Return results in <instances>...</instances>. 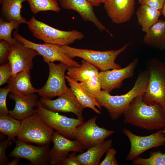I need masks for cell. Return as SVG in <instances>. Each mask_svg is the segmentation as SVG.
I'll list each match as a JSON object with an SVG mask.
<instances>
[{
  "mask_svg": "<svg viewBox=\"0 0 165 165\" xmlns=\"http://www.w3.org/2000/svg\"><path fill=\"white\" fill-rule=\"evenodd\" d=\"M20 159L18 157H15L14 159L11 161H10L8 165H17L20 161Z\"/></svg>",
  "mask_w": 165,
  "mask_h": 165,
  "instance_id": "39",
  "label": "cell"
},
{
  "mask_svg": "<svg viewBox=\"0 0 165 165\" xmlns=\"http://www.w3.org/2000/svg\"><path fill=\"white\" fill-rule=\"evenodd\" d=\"M64 9L74 10L86 22L93 23L101 31H105L111 36L112 34L98 20L95 15L93 6L87 0H57Z\"/></svg>",
  "mask_w": 165,
  "mask_h": 165,
  "instance_id": "18",
  "label": "cell"
},
{
  "mask_svg": "<svg viewBox=\"0 0 165 165\" xmlns=\"http://www.w3.org/2000/svg\"><path fill=\"white\" fill-rule=\"evenodd\" d=\"M80 83L89 92L96 98L102 90L101 79L99 73Z\"/></svg>",
  "mask_w": 165,
  "mask_h": 165,
  "instance_id": "31",
  "label": "cell"
},
{
  "mask_svg": "<svg viewBox=\"0 0 165 165\" xmlns=\"http://www.w3.org/2000/svg\"><path fill=\"white\" fill-rule=\"evenodd\" d=\"M21 120L8 114L0 115V131L7 135L8 139L13 140L17 137L20 128Z\"/></svg>",
  "mask_w": 165,
  "mask_h": 165,
  "instance_id": "27",
  "label": "cell"
},
{
  "mask_svg": "<svg viewBox=\"0 0 165 165\" xmlns=\"http://www.w3.org/2000/svg\"><path fill=\"white\" fill-rule=\"evenodd\" d=\"M116 150L112 147L109 148L106 152V156L103 160L99 163L100 165H118L115 156Z\"/></svg>",
  "mask_w": 165,
  "mask_h": 165,
  "instance_id": "36",
  "label": "cell"
},
{
  "mask_svg": "<svg viewBox=\"0 0 165 165\" xmlns=\"http://www.w3.org/2000/svg\"><path fill=\"white\" fill-rule=\"evenodd\" d=\"M124 123L146 130H160L165 127V111L159 103L147 104L142 95L135 97L125 111Z\"/></svg>",
  "mask_w": 165,
  "mask_h": 165,
  "instance_id": "1",
  "label": "cell"
},
{
  "mask_svg": "<svg viewBox=\"0 0 165 165\" xmlns=\"http://www.w3.org/2000/svg\"><path fill=\"white\" fill-rule=\"evenodd\" d=\"M3 0H0V3L1 5H2Z\"/></svg>",
  "mask_w": 165,
  "mask_h": 165,
  "instance_id": "43",
  "label": "cell"
},
{
  "mask_svg": "<svg viewBox=\"0 0 165 165\" xmlns=\"http://www.w3.org/2000/svg\"><path fill=\"white\" fill-rule=\"evenodd\" d=\"M148 158L140 156L133 160L132 163L136 165H165V153L160 151L150 152Z\"/></svg>",
  "mask_w": 165,
  "mask_h": 165,
  "instance_id": "30",
  "label": "cell"
},
{
  "mask_svg": "<svg viewBox=\"0 0 165 165\" xmlns=\"http://www.w3.org/2000/svg\"><path fill=\"white\" fill-rule=\"evenodd\" d=\"M8 83L11 93L24 95L38 92L31 84L30 71H22L12 76Z\"/></svg>",
  "mask_w": 165,
  "mask_h": 165,
  "instance_id": "20",
  "label": "cell"
},
{
  "mask_svg": "<svg viewBox=\"0 0 165 165\" xmlns=\"http://www.w3.org/2000/svg\"><path fill=\"white\" fill-rule=\"evenodd\" d=\"M10 92L9 89L7 86L0 88V115L8 114L9 110L6 104L7 96Z\"/></svg>",
  "mask_w": 165,
  "mask_h": 165,
  "instance_id": "35",
  "label": "cell"
},
{
  "mask_svg": "<svg viewBox=\"0 0 165 165\" xmlns=\"http://www.w3.org/2000/svg\"><path fill=\"white\" fill-rule=\"evenodd\" d=\"M20 24L15 20L7 21L0 17V41H6L11 45L15 43L17 40L12 37V32L14 29L17 30Z\"/></svg>",
  "mask_w": 165,
  "mask_h": 165,
  "instance_id": "29",
  "label": "cell"
},
{
  "mask_svg": "<svg viewBox=\"0 0 165 165\" xmlns=\"http://www.w3.org/2000/svg\"><path fill=\"white\" fill-rule=\"evenodd\" d=\"M149 73L146 69L141 72L132 88L126 94L113 96L102 90L96 97L100 106L107 109L111 118L113 120L119 119L133 100L136 97L142 95L146 87Z\"/></svg>",
  "mask_w": 165,
  "mask_h": 165,
  "instance_id": "2",
  "label": "cell"
},
{
  "mask_svg": "<svg viewBox=\"0 0 165 165\" xmlns=\"http://www.w3.org/2000/svg\"><path fill=\"white\" fill-rule=\"evenodd\" d=\"M0 65H2L8 60V57L12 45L4 40L0 41Z\"/></svg>",
  "mask_w": 165,
  "mask_h": 165,
  "instance_id": "34",
  "label": "cell"
},
{
  "mask_svg": "<svg viewBox=\"0 0 165 165\" xmlns=\"http://www.w3.org/2000/svg\"><path fill=\"white\" fill-rule=\"evenodd\" d=\"M138 62V59L135 58L123 68L99 72L102 90L110 93L114 89L120 88L124 79L133 76Z\"/></svg>",
  "mask_w": 165,
  "mask_h": 165,
  "instance_id": "15",
  "label": "cell"
},
{
  "mask_svg": "<svg viewBox=\"0 0 165 165\" xmlns=\"http://www.w3.org/2000/svg\"><path fill=\"white\" fill-rule=\"evenodd\" d=\"M144 43L149 46L161 50H165V20H160L146 33Z\"/></svg>",
  "mask_w": 165,
  "mask_h": 165,
  "instance_id": "23",
  "label": "cell"
},
{
  "mask_svg": "<svg viewBox=\"0 0 165 165\" xmlns=\"http://www.w3.org/2000/svg\"><path fill=\"white\" fill-rule=\"evenodd\" d=\"M27 24L33 35L44 42L68 46L85 37L82 33L76 30L64 31L56 29L37 20L34 16L30 18Z\"/></svg>",
  "mask_w": 165,
  "mask_h": 165,
  "instance_id": "6",
  "label": "cell"
},
{
  "mask_svg": "<svg viewBox=\"0 0 165 165\" xmlns=\"http://www.w3.org/2000/svg\"><path fill=\"white\" fill-rule=\"evenodd\" d=\"M52 141L53 147L49 152V163L51 165H60L70 152H80L83 149L76 140H70L56 131L54 132Z\"/></svg>",
  "mask_w": 165,
  "mask_h": 165,
  "instance_id": "16",
  "label": "cell"
},
{
  "mask_svg": "<svg viewBox=\"0 0 165 165\" xmlns=\"http://www.w3.org/2000/svg\"><path fill=\"white\" fill-rule=\"evenodd\" d=\"M39 102L47 109L55 112H72L77 118L84 121L82 116L84 108L80 103L75 96L69 88L68 91L59 96L54 100L42 97Z\"/></svg>",
  "mask_w": 165,
  "mask_h": 165,
  "instance_id": "14",
  "label": "cell"
},
{
  "mask_svg": "<svg viewBox=\"0 0 165 165\" xmlns=\"http://www.w3.org/2000/svg\"><path fill=\"white\" fill-rule=\"evenodd\" d=\"M54 132V129L36 113L21 120L17 139L38 146L49 145Z\"/></svg>",
  "mask_w": 165,
  "mask_h": 165,
  "instance_id": "5",
  "label": "cell"
},
{
  "mask_svg": "<svg viewBox=\"0 0 165 165\" xmlns=\"http://www.w3.org/2000/svg\"><path fill=\"white\" fill-rule=\"evenodd\" d=\"M47 64L49 69L47 80L44 85L38 89L37 93L42 97L51 99L68 91L69 88L66 84L65 73L69 66L62 62Z\"/></svg>",
  "mask_w": 165,
  "mask_h": 165,
  "instance_id": "10",
  "label": "cell"
},
{
  "mask_svg": "<svg viewBox=\"0 0 165 165\" xmlns=\"http://www.w3.org/2000/svg\"><path fill=\"white\" fill-rule=\"evenodd\" d=\"M162 14L164 16L165 19V2L164 4L163 7L162 11Z\"/></svg>",
  "mask_w": 165,
  "mask_h": 165,
  "instance_id": "41",
  "label": "cell"
},
{
  "mask_svg": "<svg viewBox=\"0 0 165 165\" xmlns=\"http://www.w3.org/2000/svg\"><path fill=\"white\" fill-rule=\"evenodd\" d=\"M12 70L11 66L8 62L0 66V86L8 82L12 76Z\"/></svg>",
  "mask_w": 165,
  "mask_h": 165,
  "instance_id": "33",
  "label": "cell"
},
{
  "mask_svg": "<svg viewBox=\"0 0 165 165\" xmlns=\"http://www.w3.org/2000/svg\"><path fill=\"white\" fill-rule=\"evenodd\" d=\"M141 5H146L162 12L165 0H138Z\"/></svg>",
  "mask_w": 165,
  "mask_h": 165,
  "instance_id": "37",
  "label": "cell"
},
{
  "mask_svg": "<svg viewBox=\"0 0 165 165\" xmlns=\"http://www.w3.org/2000/svg\"><path fill=\"white\" fill-rule=\"evenodd\" d=\"M123 132L129 139L130 148L126 159L133 161L150 149L165 146V136L163 130L147 136H140L133 134L129 130L124 128Z\"/></svg>",
  "mask_w": 165,
  "mask_h": 165,
  "instance_id": "11",
  "label": "cell"
},
{
  "mask_svg": "<svg viewBox=\"0 0 165 165\" xmlns=\"http://www.w3.org/2000/svg\"><path fill=\"white\" fill-rule=\"evenodd\" d=\"M104 8L112 21L121 24L129 20L135 10V0H107Z\"/></svg>",
  "mask_w": 165,
  "mask_h": 165,
  "instance_id": "17",
  "label": "cell"
},
{
  "mask_svg": "<svg viewBox=\"0 0 165 165\" xmlns=\"http://www.w3.org/2000/svg\"><path fill=\"white\" fill-rule=\"evenodd\" d=\"M100 3H104L107 0H98Z\"/></svg>",
  "mask_w": 165,
  "mask_h": 165,
  "instance_id": "42",
  "label": "cell"
},
{
  "mask_svg": "<svg viewBox=\"0 0 165 165\" xmlns=\"http://www.w3.org/2000/svg\"><path fill=\"white\" fill-rule=\"evenodd\" d=\"M9 97L15 102L14 108L9 112L8 114L11 116L22 120L36 113L39 100L35 93L21 95L10 93Z\"/></svg>",
  "mask_w": 165,
  "mask_h": 165,
  "instance_id": "19",
  "label": "cell"
},
{
  "mask_svg": "<svg viewBox=\"0 0 165 165\" xmlns=\"http://www.w3.org/2000/svg\"><path fill=\"white\" fill-rule=\"evenodd\" d=\"M13 37L21 42L27 47L36 50L39 55L42 56L44 61L47 63L58 61L64 63L69 67H79V63L69 58L65 53L61 46L53 44L44 42L39 44L30 41L22 36L15 30Z\"/></svg>",
  "mask_w": 165,
  "mask_h": 165,
  "instance_id": "9",
  "label": "cell"
},
{
  "mask_svg": "<svg viewBox=\"0 0 165 165\" xmlns=\"http://www.w3.org/2000/svg\"><path fill=\"white\" fill-rule=\"evenodd\" d=\"M32 13L36 14L41 11H53L58 13L61 9L57 0H27Z\"/></svg>",
  "mask_w": 165,
  "mask_h": 165,
  "instance_id": "28",
  "label": "cell"
},
{
  "mask_svg": "<svg viewBox=\"0 0 165 165\" xmlns=\"http://www.w3.org/2000/svg\"><path fill=\"white\" fill-rule=\"evenodd\" d=\"M13 141L16 146L8 155L9 157L25 159L32 165H46L49 163V145L36 146L17 139Z\"/></svg>",
  "mask_w": 165,
  "mask_h": 165,
  "instance_id": "12",
  "label": "cell"
},
{
  "mask_svg": "<svg viewBox=\"0 0 165 165\" xmlns=\"http://www.w3.org/2000/svg\"><path fill=\"white\" fill-rule=\"evenodd\" d=\"M92 3L93 6L97 7L100 6V3L98 0H87Z\"/></svg>",
  "mask_w": 165,
  "mask_h": 165,
  "instance_id": "40",
  "label": "cell"
},
{
  "mask_svg": "<svg viewBox=\"0 0 165 165\" xmlns=\"http://www.w3.org/2000/svg\"><path fill=\"white\" fill-rule=\"evenodd\" d=\"M60 165H81L79 161L76 152L68 154V156L61 162Z\"/></svg>",
  "mask_w": 165,
  "mask_h": 165,
  "instance_id": "38",
  "label": "cell"
},
{
  "mask_svg": "<svg viewBox=\"0 0 165 165\" xmlns=\"http://www.w3.org/2000/svg\"><path fill=\"white\" fill-rule=\"evenodd\" d=\"M27 0H3L1 9L0 17L8 21L13 20L20 24H28L26 19L22 16L21 9L22 3Z\"/></svg>",
  "mask_w": 165,
  "mask_h": 165,
  "instance_id": "24",
  "label": "cell"
},
{
  "mask_svg": "<svg viewBox=\"0 0 165 165\" xmlns=\"http://www.w3.org/2000/svg\"><path fill=\"white\" fill-rule=\"evenodd\" d=\"M146 64L149 77L143 100L147 104L156 102L165 111V64L154 58L148 59Z\"/></svg>",
  "mask_w": 165,
  "mask_h": 165,
  "instance_id": "4",
  "label": "cell"
},
{
  "mask_svg": "<svg viewBox=\"0 0 165 165\" xmlns=\"http://www.w3.org/2000/svg\"><path fill=\"white\" fill-rule=\"evenodd\" d=\"M13 141L7 139H1L0 142V165H8L9 162L8 157L6 156L7 148L13 143Z\"/></svg>",
  "mask_w": 165,
  "mask_h": 165,
  "instance_id": "32",
  "label": "cell"
},
{
  "mask_svg": "<svg viewBox=\"0 0 165 165\" xmlns=\"http://www.w3.org/2000/svg\"><path fill=\"white\" fill-rule=\"evenodd\" d=\"M36 112L49 126L64 136L74 138L76 127L83 121L67 117L47 109L39 101Z\"/></svg>",
  "mask_w": 165,
  "mask_h": 165,
  "instance_id": "7",
  "label": "cell"
},
{
  "mask_svg": "<svg viewBox=\"0 0 165 165\" xmlns=\"http://www.w3.org/2000/svg\"><path fill=\"white\" fill-rule=\"evenodd\" d=\"M161 11L146 5H141L136 12L138 22L141 29L146 33L158 21Z\"/></svg>",
  "mask_w": 165,
  "mask_h": 165,
  "instance_id": "25",
  "label": "cell"
},
{
  "mask_svg": "<svg viewBox=\"0 0 165 165\" xmlns=\"http://www.w3.org/2000/svg\"><path fill=\"white\" fill-rule=\"evenodd\" d=\"M163 133H164V134H165V127L164 128V129H163Z\"/></svg>",
  "mask_w": 165,
  "mask_h": 165,
  "instance_id": "44",
  "label": "cell"
},
{
  "mask_svg": "<svg viewBox=\"0 0 165 165\" xmlns=\"http://www.w3.org/2000/svg\"><path fill=\"white\" fill-rule=\"evenodd\" d=\"M65 78L71 90L84 108H90L96 113L100 114V111L96 108V106L100 109H101V107L96 98L89 92L80 82H79L66 75Z\"/></svg>",
  "mask_w": 165,
  "mask_h": 165,
  "instance_id": "21",
  "label": "cell"
},
{
  "mask_svg": "<svg viewBox=\"0 0 165 165\" xmlns=\"http://www.w3.org/2000/svg\"><path fill=\"white\" fill-rule=\"evenodd\" d=\"M39 55L36 50L17 40L12 45L8 57L12 70V76L22 71L31 70L33 67V58Z\"/></svg>",
  "mask_w": 165,
  "mask_h": 165,
  "instance_id": "13",
  "label": "cell"
},
{
  "mask_svg": "<svg viewBox=\"0 0 165 165\" xmlns=\"http://www.w3.org/2000/svg\"><path fill=\"white\" fill-rule=\"evenodd\" d=\"M127 43L121 48L116 50L100 51L87 49H78L68 46H61L67 56L72 59L77 57L82 58L97 68L101 71L122 68L116 63L118 55L124 51L130 45Z\"/></svg>",
  "mask_w": 165,
  "mask_h": 165,
  "instance_id": "3",
  "label": "cell"
},
{
  "mask_svg": "<svg viewBox=\"0 0 165 165\" xmlns=\"http://www.w3.org/2000/svg\"><path fill=\"white\" fill-rule=\"evenodd\" d=\"M112 140H105L102 142L87 149L86 152L77 155L81 165H98L101 158L112 146Z\"/></svg>",
  "mask_w": 165,
  "mask_h": 165,
  "instance_id": "22",
  "label": "cell"
},
{
  "mask_svg": "<svg viewBox=\"0 0 165 165\" xmlns=\"http://www.w3.org/2000/svg\"><path fill=\"white\" fill-rule=\"evenodd\" d=\"M97 119V117L94 116L83 122L76 128L74 139L83 149H88L102 142L115 132L113 130L99 127L96 123Z\"/></svg>",
  "mask_w": 165,
  "mask_h": 165,
  "instance_id": "8",
  "label": "cell"
},
{
  "mask_svg": "<svg viewBox=\"0 0 165 165\" xmlns=\"http://www.w3.org/2000/svg\"><path fill=\"white\" fill-rule=\"evenodd\" d=\"M98 69L87 61L83 59L79 67H68L67 75L74 80L82 82L98 74Z\"/></svg>",
  "mask_w": 165,
  "mask_h": 165,
  "instance_id": "26",
  "label": "cell"
}]
</instances>
